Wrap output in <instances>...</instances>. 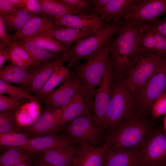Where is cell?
I'll return each mask as SVG.
<instances>
[{"instance_id": "7c38bea8", "label": "cell", "mask_w": 166, "mask_h": 166, "mask_svg": "<svg viewBox=\"0 0 166 166\" xmlns=\"http://www.w3.org/2000/svg\"><path fill=\"white\" fill-rule=\"evenodd\" d=\"M69 61L65 53L33 69L29 72L25 84L20 87L30 93H37L56 71L64 62Z\"/></svg>"}, {"instance_id": "6da1fadb", "label": "cell", "mask_w": 166, "mask_h": 166, "mask_svg": "<svg viewBox=\"0 0 166 166\" xmlns=\"http://www.w3.org/2000/svg\"><path fill=\"white\" fill-rule=\"evenodd\" d=\"M166 60L165 54L135 51L122 75L135 98Z\"/></svg>"}, {"instance_id": "ee69618b", "label": "cell", "mask_w": 166, "mask_h": 166, "mask_svg": "<svg viewBox=\"0 0 166 166\" xmlns=\"http://www.w3.org/2000/svg\"><path fill=\"white\" fill-rule=\"evenodd\" d=\"M36 15V14L26 10L19 9L15 15L20 19L27 22Z\"/></svg>"}, {"instance_id": "4fadbf2b", "label": "cell", "mask_w": 166, "mask_h": 166, "mask_svg": "<svg viewBox=\"0 0 166 166\" xmlns=\"http://www.w3.org/2000/svg\"><path fill=\"white\" fill-rule=\"evenodd\" d=\"M166 13V0H140L133 10L120 21L131 20L148 24L158 21Z\"/></svg>"}, {"instance_id": "4dcf8cb0", "label": "cell", "mask_w": 166, "mask_h": 166, "mask_svg": "<svg viewBox=\"0 0 166 166\" xmlns=\"http://www.w3.org/2000/svg\"><path fill=\"white\" fill-rule=\"evenodd\" d=\"M0 94L24 99L32 103L39 104L41 99L33 95L20 87L14 86L11 83L0 79Z\"/></svg>"}, {"instance_id": "cb8c5ba5", "label": "cell", "mask_w": 166, "mask_h": 166, "mask_svg": "<svg viewBox=\"0 0 166 166\" xmlns=\"http://www.w3.org/2000/svg\"><path fill=\"white\" fill-rule=\"evenodd\" d=\"M93 33L90 31L59 26L43 34L70 47L72 45Z\"/></svg>"}, {"instance_id": "8fae6325", "label": "cell", "mask_w": 166, "mask_h": 166, "mask_svg": "<svg viewBox=\"0 0 166 166\" xmlns=\"http://www.w3.org/2000/svg\"><path fill=\"white\" fill-rule=\"evenodd\" d=\"M93 102L92 93L82 82L70 102L61 109L58 130L66 122L70 121L91 111L93 108Z\"/></svg>"}, {"instance_id": "f35d334b", "label": "cell", "mask_w": 166, "mask_h": 166, "mask_svg": "<svg viewBox=\"0 0 166 166\" xmlns=\"http://www.w3.org/2000/svg\"><path fill=\"white\" fill-rule=\"evenodd\" d=\"M0 49H4L9 48L11 42L8 34L6 33V26L2 17L0 16Z\"/></svg>"}, {"instance_id": "ab89813d", "label": "cell", "mask_w": 166, "mask_h": 166, "mask_svg": "<svg viewBox=\"0 0 166 166\" xmlns=\"http://www.w3.org/2000/svg\"><path fill=\"white\" fill-rule=\"evenodd\" d=\"M18 9L10 0H0V15L10 14L15 15Z\"/></svg>"}, {"instance_id": "ac0fdd59", "label": "cell", "mask_w": 166, "mask_h": 166, "mask_svg": "<svg viewBox=\"0 0 166 166\" xmlns=\"http://www.w3.org/2000/svg\"><path fill=\"white\" fill-rule=\"evenodd\" d=\"M60 26L94 33L106 24L99 16L95 14H67L54 17Z\"/></svg>"}, {"instance_id": "9c48e42d", "label": "cell", "mask_w": 166, "mask_h": 166, "mask_svg": "<svg viewBox=\"0 0 166 166\" xmlns=\"http://www.w3.org/2000/svg\"><path fill=\"white\" fill-rule=\"evenodd\" d=\"M166 90V60L135 97L137 107L136 112L143 115Z\"/></svg>"}, {"instance_id": "9a60e30c", "label": "cell", "mask_w": 166, "mask_h": 166, "mask_svg": "<svg viewBox=\"0 0 166 166\" xmlns=\"http://www.w3.org/2000/svg\"><path fill=\"white\" fill-rule=\"evenodd\" d=\"M103 146L102 166H142L140 146L130 148Z\"/></svg>"}, {"instance_id": "277c9868", "label": "cell", "mask_w": 166, "mask_h": 166, "mask_svg": "<svg viewBox=\"0 0 166 166\" xmlns=\"http://www.w3.org/2000/svg\"><path fill=\"white\" fill-rule=\"evenodd\" d=\"M136 99L124 83L121 74L113 72L111 94L102 130H110L124 118L137 111Z\"/></svg>"}, {"instance_id": "1f68e13d", "label": "cell", "mask_w": 166, "mask_h": 166, "mask_svg": "<svg viewBox=\"0 0 166 166\" xmlns=\"http://www.w3.org/2000/svg\"><path fill=\"white\" fill-rule=\"evenodd\" d=\"M17 112H0V134L22 132V126L16 119Z\"/></svg>"}, {"instance_id": "5b68a950", "label": "cell", "mask_w": 166, "mask_h": 166, "mask_svg": "<svg viewBox=\"0 0 166 166\" xmlns=\"http://www.w3.org/2000/svg\"><path fill=\"white\" fill-rule=\"evenodd\" d=\"M124 24L119 21L106 24L102 28L92 35L78 41L65 53L69 59L66 66L74 67L82 60H91L102 47L117 33Z\"/></svg>"}, {"instance_id": "2e32d148", "label": "cell", "mask_w": 166, "mask_h": 166, "mask_svg": "<svg viewBox=\"0 0 166 166\" xmlns=\"http://www.w3.org/2000/svg\"><path fill=\"white\" fill-rule=\"evenodd\" d=\"M82 82L72 74L61 85L46 97L41 99V103L46 107L61 109L71 101Z\"/></svg>"}, {"instance_id": "681fc988", "label": "cell", "mask_w": 166, "mask_h": 166, "mask_svg": "<svg viewBox=\"0 0 166 166\" xmlns=\"http://www.w3.org/2000/svg\"><path fill=\"white\" fill-rule=\"evenodd\" d=\"M33 160L25 163H23L15 166H32Z\"/></svg>"}, {"instance_id": "f6af8a7d", "label": "cell", "mask_w": 166, "mask_h": 166, "mask_svg": "<svg viewBox=\"0 0 166 166\" xmlns=\"http://www.w3.org/2000/svg\"><path fill=\"white\" fill-rule=\"evenodd\" d=\"M10 52L8 48L0 49V69L2 68L5 61L10 59Z\"/></svg>"}, {"instance_id": "7bdbcfd3", "label": "cell", "mask_w": 166, "mask_h": 166, "mask_svg": "<svg viewBox=\"0 0 166 166\" xmlns=\"http://www.w3.org/2000/svg\"><path fill=\"white\" fill-rule=\"evenodd\" d=\"M9 60L11 63L17 66L29 70L30 69V66L17 56L11 52Z\"/></svg>"}, {"instance_id": "83f0119b", "label": "cell", "mask_w": 166, "mask_h": 166, "mask_svg": "<svg viewBox=\"0 0 166 166\" xmlns=\"http://www.w3.org/2000/svg\"><path fill=\"white\" fill-rule=\"evenodd\" d=\"M44 15L53 17L67 14L83 15L58 0H38Z\"/></svg>"}, {"instance_id": "b9f144b4", "label": "cell", "mask_w": 166, "mask_h": 166, "mask_svg": "<svg viewBox=\"0 0 166 166\" xmlns=\"http://www.w3.org/2000/svg\"><path fill=\"white\" fill-rule=\"evenodd\" d=\"M26 10L36 15L44 16L38 0H23Z\"/></svg>"}, {"instance_id": "f546056e", "label": "cell", "mask_w": 166, "mask_h": 166, "mask_svg": "<svg viewBox=\"0 0 166 166\" xmlns=\"http://www.w3.org/2000/svg\"><path fill=\"white\" fill-rule=\"evenodd\" d=\"M70 75L71 72L67 67L63 65L61 66L53 73L41 90L35 96L40 99H43L53 91L58 84L62 83Z\"/></svg>"}, {"instance_id": "74e56055", "label": "cell", "mask_w": 166, "mask_h": 166, "mask_svg": "<svg viewBox=\"0 0 166 166\" xmlns=\"http://www.w3.org/2000/svg\"><path fill=\"white\" fill-rule=\"evenodd\" d=\"M6 26L8 28L18 31L21 29L27 22L10 14L0 15Z\"/></svg>"}, {"instance_id": "60d3db41", "label": "cell", "mask_w": 166, "mask_h": 166, "mask_svg": "<svg viewBox=\"0 0 166 166\" xmlns=\"http://www.w3.org/2000/svg\"><path fill=\"white\" fill-rule=\"evenodd\" d=\"M148 25L151 31L166 38V16L163 20H158Z\"/></svg>"}, {"instance_id": "44dd1931", "label": "cell", "mask_w": 166, "mask_h": 166, "mask_svg": "<svg viewBox=\"0 0 166 166\" xmlns=\"http://www.w3.org/2000/svg\"><path fill=\"white\" fill-rule=\"evenodd\" d=\"M77 151L72 144L49 148L36 155L47 164L56 166H71Z\"/></svg>"}, {"instance_id": "d4e9b609", "label": "cell", "mask_w": 166, "mask_h": 166, "mask_svg": "<svg viewBox=\"0 0 166 166\" xmlns=\"http://www.w3.org/2000/svg\"><path fill=\"white\" fill-rule=\"evenodd\" d=\"M0 156V166H15L33 160L35 155L18 147H4Z\"/></svg>"}, {"instance_id": "d590c367", "label": "cell", "mask_w": 166, "mask_h": 166, "mask_svg": "<svg viewBox=\"0 0 166 166\" xmlns=\"http://www.w3.org/2000/svg\"><path fill=\"white\" fill-rule=\"evenodd\" d=\"M149 110L153 119L166 113V90L154 101Z\"/></svg>"}, {"instance_id": "ffe728a7", "label": "cell", "mask_w": 166, "mask_h": 166, "mask_svg": "<svg viewBox=\"0 0 166 166\" xmlns=\"http://www.w3.org/2000/svg\"><path fill=\"white\" fill-rule=\"evenodd\" d=\"M73 140L68 136L52 134L30 138L25 145L18 147L26 150L35 155L48 149L72 145Z\"/></svg>"}, {"instance_id": "8d00e7d4", "label": "cell", "mask_w": 166, "mask_h": 166, "mask_svg": "<svg viewBox=\"0 0 166 166\" xmlns=\"http://www.w3.org/2000/svg\"><path fill=\"white\" fill-rule=\"evenodd\" d=\"M8 48L10 52L17 56L30 66H40L32 59L25 50L18 45L15 42H11L10 46Z\"/></svg>"}, {"instance_id": "7a4b0ae2", "label": "cell", "mask_w": 166, "mask_h": 166, "mask_svg": "<svg viewBox=\"0 0 166 166\" xmlns=\"http://www.w3.org/2000/svg\"><path fill=\"white\" fill-rule=\"evenodd\" d=\"M124 24L113 39L110 49L113 71L123 74L135 51L138 41L148 24L131 20Z\"/></svg>"}, {"instance_id": "e575fe53", "label": "cell", "mask_w": 166, "mask_h": 166, "mask_svg": "<svg viewBox=\"0 0 166 166\" xmlns=\"http://www.w3.org/2000/svg\"><path fill=\"white\" fill-rule=\"evenodd\" d=\"M23 103V99L0 94V112L17 111Z\"/></svg>"}, {"instance_id": "f1b7e54d", "label": "cell", "mask_w": 166, "mask_h": 166, "mask_svg": "<svg viewBox=\"0 0 166 166\" xmlns=\"http://www.w3.org/2000/svg\"><path fill=\"white\" fill-rule=\"evenodd\" d=\"M29 38L34 41L42 48L59 55L65 53L70 47L43 34H37Z\"/></svg>"}, {"instance_id": "ba28073f", "label": "cell", "mask_w": 166, "mask_h": 166, "mask_svg": "<svg viewBox=\"0 0 166 166\" xmlns=\"http://www.w3.org/2000/svg\"><path fill=\"white\" fill-rule=\"evenodd\" d=\"M102 130L95 124L91 111L69 122L66 128L67 135L73 140L93 146L100 143Z\"/></svg>"}, {"instance_id": "836d02e7", "label": "cell", "mask_w": 166, "mask_h": 166, "mask_svg": "<svg viewBox=\"0 0 166 166\" xmlns=\"http://www.w3.org/2000/svg\"><path fill=\"white\" fill-rule=\"evenodd\" d=\"M83 15L94 14V8L89 0H58Z\"/></svg>"}, {"instance_id": "603a6c76", "label": "cell", "mask_w": 166, "mask_h": 166, "mask_svg": "<svg viewBox=\"0 0 166 166\" xmlns=\"http://www.w3.org/2000/svg\"><path fill=\"white\" fill-rule=\"evenodd\" d=\"M135 51L166 55V38L151 31L148 26L142 33Z\"/></svg>"}, {"instance_id": "d6a6232c", "label": "cell", "mask_w": 166, "mask_h": 166, "mask_svg": "<svg viewBox=\"0 0 166 166\" xmlns=\"http://www.w3.org/2000/svg\"><path fill=\"white\" fill-rule=\"evenodd\" d=\"M29 139L22 132L0 134V145L3 147H20L25 145Z\"/></svg>"}, {"instance_id": "bcb514c9", "label": "cell", "mask_w": 166, "mask_h": 166, "mask_svg": "<svg viewBox=\"0 0 166 166\" xmlns=\"http://www.w3.org/2000/svg\"><path fill=\"white\" fill-rule=\"evenodd\" d=\"M94 9L97 10L104 6L109 0H89Z\"/></svg>"}, {"instance_id": "30bf717a", "label": "cell", "mask_w": 166, "mask_h": 166, "mask_svg": "<svg viewBox=\"0 0 166 166\" xmlns=\"http://www.w3.org/2000/svg\"><path fill=\"white\" fill-rule=\"evenodd\" d=\"M113 62L110 55L106 71L98 88L93 92V116L96 125L102 128L111 94Z\"/></svg>"}, {"instance_id": "7dc6e473", "label": "cell", "mask_w": 166, "mask_h": 166, "mask_svg": "<svg viewBox=\"0 0 166 166\" xmlns=\"http://www.w3.org/2000/svg\"><path fill=\"white\" fill-rule=\"evenodd\" d=\"M32 166H56L46 163L40 160L36 156L33 160Z\"/></svg>"}, {"instance_id": "e0dca14e", "label": "cell", "mask_w": 166, "mask_h": 166, "mask_svg": "<svg viewBox=\"0 0 166 166\" xmlns=\"http://www.w3.org/2000/svg\"><path fill=\"white\" fill-rule=\"evenodd\" d=\"M59 25L54 17L36 15L28 21L22 28L12 34H8L11 42L44 33Z\"/></svg>"}, {"instance_id": "52a82bcc", "label": "cell", "mask_w": 166, "mask_h": 166, "mask_svg": "<svg viewBox=\"0 0 166 166\" xmlns=\"http://www.w3.org/2000/svg\"><path fill=\"white\" fill-rule=\"evenodd\" d=\"M142 166H166V134L152 129L140 145Z\"/></svg>"}, {"instance_id": "3957f363", "label": "cell", "mask_w": 166, "mask_h": 166, "mask_svg": "<svg viewBox=\"0 0 166 166\" xmlns=\"http://www.w3.org/2000/svg\"><path fill=\"white\" fill-rule=\"evenodd\" d=\"M152 129L150 122L136 112L109 130L104 145L124 148L139 146Z\"/></svg>"}, {"instance_id": "8992f818", "label": "cell", "mask_w": 166, "mask_h": 166, "mask_svg": "<svg viewBox=\"0 0 166 166\" xmlns=\"http://www.w3.org/2000/svg\"><path fill=\"white\" fill-rule=\"evenodd\" d=\"M112 38L90 60L80 62L75 65L71 73L76 76L92 93L100 84L105 74L110 55Z\"/></svg>"}, {"instance_id": "7402d4cb", "label": "cell", "mask_w": 166, "mask_h": 166, "mask_svg": "<svg viewBox=\"0 0 166 166\" xmlns=\"http://www.w3.org/2000/svg\"><path fill=\"white\" fill-rule=\"evenodd\" d=\"M80 144L71 166H102L104 146L97 147L85 143Z\"/></svg>"}, {"instance_id": "f907efd6", "label": "cell", "mask_w": 166, "mask_h": 166, "mask_svg": "<svg viewBox=\"0 0 166 166\" xmlns=\"http://www.w3.org/2000/svg\"><path fill=\"white\" fill-rule=\"evenodd\" d=\"M164 121L163 130L166 134V113L164 115Z\"/></svg>"}, {"instance_id": "d6986e66", "label": "cell", "mask_w": 166, "mask_h": 166, "mask_svg": "<svg viewBox=\"0 0 166 166\" xmlns=\"http://www.w3.org/2000/svg\"><path fill=\"white\" fill-rule=\"evenodd\" d=\"M140 0H109L103 7L93 10V14L100 16L105 24L113 20L114 22L120 20L124 15L132 11Z\"/></svg>"}, {"instance_id": "4316f807", "label": "cell", "mask_w": 166, "mask_h": 166, "mask_svg": "<svg viewBox=\"0 0 166 166\" xmlns=\"http://www.w3.org/2000/svg\"><path fill=\"white\" fill-rule=\"evenodd\" d=\"M29 71L11 62L0 69V79L19 84L21 87L26 81Z\"/></svg>"}, {"instance_id": "c3c4849f", "label": "cell", "mask_w": 166, "mask_h": 166, "mask_svg": "<svg viewBox=\"0 0 166 166\" xmlns=\"http://www.w3.org/2000/svg\"><path fill=\"white\" fill-rule=\"evenodd\" d=\"M14 6L20 9L26 10L23 0H10Z\"/></svg>"}, {"instance_id": "484cf974", "label": "cell", "mask_w": 166, "mask_h": 166, "mask_svg": "<svg viewBox=\"0 0 166 166\" xmlns=\"http://www.w3.org/2000/svg\"><path fill=\"white\" fill-rule=\"evenodd\" d=\"M15 42L18 45L25 50L32 59L39 65L40 63H46L60 56L42 48L30 38H24Z\"/></svg>"}, {"instance_id": "5bb4252c", "label": "cell", "mask_w": 166, "mask_h": 166, "mask_svg": "<svg viewBox=\"0 0 166 166\" xmlns=\"http://www.w3.org/2000/svg\"><path fill=\"white\" fill-rule=\"evenodd\" d=\"M61 112V109L46 107L34 122L22 127V132L30 138L54 134L58 130Z\"/></svg>"}]
</instances>
